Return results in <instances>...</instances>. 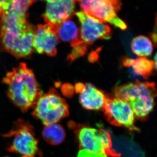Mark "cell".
Here are the masks:
<instances>
[{"label":"cell","mask_w":157,"mask_h":157,"mask_svg":"<svg viewBox=\"0 0 157 157\" xmlns=\"http://www.w3.org/2000/svg\"><path fill=\"white\" fill-rule=\"evenodd\" d=\"M33 108L32 114L44 126L57 123L69 115L67 102L54 89L41 95Z\"/></svg>","instance_id":"5b68a950"},{"label":"cell","mask_w":157,"mask_h":157,"mask_svg":"<svg viewBox=\"0 0 157 157\" xmlns=\"http://www.w3.org/2000/svg\"><path fill=\"white\" fill-rule=\"evenodd\" d=\"M114 91L116 97L130 104L137 119L146 120L154 107L157 95L154 82L137 80L135 82L117 86Z\"/></svg>","instance_id":"7a4b0ae2"},{"label":"cell","mask_w":157,"mask_h":157,"mask_svg":"<svg viewBox=\"0 0 157 157\" xmlns=\"http://www.w3.org/2000/svg\"><path fill=\"white\" fill-rule=\"evenodd\" d=\"M80 2V6L82 9L84 13L87 12L90 6L92 3L95 2H107L112 3L113 5L115 6L116 8L119 10L121 6V0H79Z\"/></svg>","instance_id":"e0dca14e"},{"label":"cell","mask_w":157,"mask_h":157,"mask_svg":"<svg viewBox=\"0 0 157 157\" xmlns=\"http://www.w3.org/2000/svg\"><path fill=\"white\" fill-rule=\"evenodd\" d=\"M118 11L112 3L107 2H95L91 4L86 14L98 19L101 22H107L123 30L127 25L117 14Z\"/></svg>","instance_id":"30bf717a"},{"label":"cell","mask_w":157,"mask_h":157,"mask_svg":"<svg viewBox=\"0 0 157 157\" xmlns=\"http://www.w3.org/2000/svg\"><path fill=\"white\" fill-rule=\"evenodd\" d=\"M76 92L79 94V101L83 108L88 110L103 109L106 95L92 84L77 83L75 86Z\"/></svg>","instance_id":"8fae6325"},{"label":"cell","mask_w":157,"mask_h":157,"mask_svg":"<svg viewBox=\"0 0 157 157\" xmlns=\"http://www.w3.org/2000/svg\"><path fill=\"white\" fill-rule=\"evenodd\" d=\"M75 14L80 23L79 34L82 44L91 45L98 39H108L111 37V29L104 23L82 11Z\"/></svg>","instance_id":"52a82bcc"},{"label":"cell","mask_w":157,"mask_h":157,"mask_svg":"<svg viewBox=\"0 0 157 157\" xmlns=\"http://www.w3.org/2000/svg\"><path fill=\"white\" fill-rule=\"evenodd\" d=\"M77 157H107V156L102 154L82 149L79 151Z\"/></svg>","instance_id":"d6986e66"},{"label":"cell","mask_w":157,"mask_h":157,"mask_svg":"<svg viewBox=\"0 0 157 157\" xmlns=\"http://www.w3.org/2000/svg\"><path fill=\"white\" fill-rule=\"evenodd\" d=\"M46 3L43 17L46 23H60L72 16L76 2L79 0H43Z\"/></svg>","instance_id":"9c48e42d"},{"label":"cell","mask_w":157,"mask_h":157,"mask_svg":"<svg viewBox=\"0 0 157 157\" xmlns=\"http://www.w3.org/2000/svg\"><path fill=\"white\" fill-rule=\"evenodd\" d=\"M131 46L133 52L137 56L142 57L151 55L153 51L151 41L144 36L135 37L132 40Z\"/></svg>","instance_id":"2e32d148"},{"label":"cell","mask_w":157,"mask_h":157,"mask_svg":"<svg viewBox=\"0 0 157 157\" xmlns=\"http://www.w3.org/2000/svg\"><path fill=\"white\" fill-rule=\"evenodd\" d=\"M44 140L51 145L56 146L63 142L66 138V132L61 125L57 123L45 126L42 132Z\"/></svg>","instance_id":"5bb4252c"},{"label":"cell","mask_w":157,"mask_h":157,"mask_svg":"<svg viewBox=\"0 0 157 157\" xmlns=\"http://www.w3.org/2000/svg\"><path fill=\"white\" fill-rule=\"evenodd\" d=\"M104 115L113 125L123 127L132 132H139L135 126V116L128 103L115 96L106 95L103 107Z\"/></svg>","instance_id":"8992f818"},{"label":"cell","mask_w":157,"mask_h":157,"mask_svg":"<svg viewBox=\"0 0 157 157\" xmlns=\"http://www.w3.org/2000/svg\"><path fill=\"white\" fill-rule=\"evenodd\" d=\"M56 32L59 39L69 42L72 47L82 45L79 29L76 23L70 19L57 24Z\"/></svg>","instance_id":"7c38bea8"},{"label":"cell","mask_w":157,"mask_h":157,"mask_svg":"<svg viewBox=\"0 0 157 157\" xmlns=\"http://www.w3.org/2000/svg\"><path fill=\"white\" fill-rule=\"evenodd\" d=\"M0 28H1V26H0ZM0 30H1V28H0Z\"/></svg>","instance_id":"44dd1931"},{"label":"cell","mask_w":157,"mask_h":157,"mask_svg":"<svg viewBox=\"0 0 157 157\" xmlns=\"http://www.w3.org/2000/svg\"><path fill=\"white\" fill-rule=\"evenodd\" d=\"M36 0H0V17L11 13H26Z\"/></svg>","instance_id":"9a60e30c"},{"label":"cell","mask_w":157,"mask_h":157,"mask_svg":"<svg viewBox=\"0 0 157 157\" xmlns=\"http://www.w3.org/2000/svg\"><path fill=\"white\" fill-rule=\"evenodd\" d=\"M87 50L86 45L85 44L78 45L73 47V50L69 56V59L73 61L79 57L84 55Z\"/></svg>","instance_id":"ac0fdd59"},{"label":"cell","mask_w":157,"mask_h":157,"mask_svg":"<svg viewBox=\"0 0 157 157\" xmlns=\"http://www.w3.org/2000/svg\"><path fill=\"white\" fill-rule=\"evenodd\" d=\"M3 82L8 97L23 112L33 108L42 95L33 72L24 63L7 73Z\"/></svg>","instance_id":"6da1fadb"},{"label":"cell","mask_w":157,"mask_h":157,"mask_svg":"<svg viewBox=\"0 0 157 157\" xmlns=\"http://www.w3.org/2000/svg\"><path fill=\"white\" fill-rule=\"evenodd\" d=\"M7 157V156H6V157Z\"/></svg>","instance_id":"7402d4cb"},{"label":"cell","mask_w":157,"mask_h":157,"mask_svg":"<svg viewBox=\"0 0 157 157\" xmlns=\"http://www.w3.org/2000/svg\"><path fill=\"white\" fill-rule=\"evenodd\" d=\"M2 136L12 138L7 147L10 152L17 154L20 157H36L41 154L33 127L24 120L18 119L15 121L12 128Z\"/></svg>","instance_id":"277c9868"},{"label":"cell","mask_w":157,"mask_h":157,"mask_svg":"<svg viewBox=\"0 0 157 157\" xmlns=\"http://www.w3.org/2000/svg\"><path fill=\"white\" fill-rule=\"evenodd\" d=\"M69 126L74 130L80 150H86L113 157L121 156L120 153L112 149L111 135L107 130L73 122L70 123Z\"/></svg>","instance_id":"3957f363"},{"label":"cell","mask_w":157,"mask_h":157,"mask_svg":"<svg viewBox=\"0 0 157 157\" xmlns=\"http://www.w3.org/2000/svg\"><path fill=\"white\" fill-rule=\"evenodd\" d=\"M56 26L57 24L52 22L37 26L34 37L33 47L38 53L51 56L56 55L59 42Z\"/></svg>","instance_id":"ba28073f"},{"label":"cell","mask_w":157,"mask_h":157,"mask_svg":"<svg viewBox=\"0 0 157 157\" xmlns=\"http://www.w3.org/2000/svg\"><path fill=\"white\" fill-rule=\"evenodd\" d=\"M123 64L125 67L133 68L136 74L145 79L151 76L154 69L156 68L157 67L154 62L144 57L136 59L124 57L123 59Z\"/></svg>","instance_id":"4fadbf2b"},{"label":"cell","mask_w":157,"mask_h":157,"mask_svg":"<svg viewBox=\"0 0 157 157\" xmlns=\"http://www.w3.org/2000/svg\"><path fill=\"white\" fill-rule=\"evenodd\" d=\"M64 86H65L66 89L62 87V92L63 94L66 97H70L73 95V91H74V89L72 86L70 85H65Z\"/></svg>","instance_id":"ffe728a7"}]
</instances>
